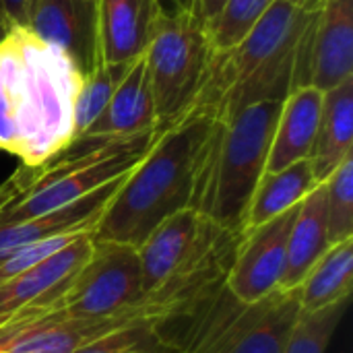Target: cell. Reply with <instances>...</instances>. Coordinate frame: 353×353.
<instances>
[{
    "label": "cell",
    "mask_w": 353,
    "mask_h": 353,
    "mask_svg": "<svg viewBox=\"0 0 353 353\" xmlns=\"http://www.w3.org/2000/svg\"><path fill=\"white\" fill-rule=\"evenodd\" d=\"M353 288V238L331 244L300 283L302 312H316L350 300Z\"/></svg>",
    "instance_id": "cell-22"
},
{
    "label": "cell",
    "mask_w": 353,
    "mask_h": 353,
    "mask_svg": "<svg viewBox=\"0 0 353 353\" xmlns=\"http://www.w3.org/2000/svg\"><path fill=\"white\" fill-rule=\"evenodd\" d=\"M0 35H2V33H0Z\"/></svg>",
    "instance_id": "cell-34"
},
{
    "label": "cell",
    "mask_w": 353,
    "mask_h": 353,
    "mask_svg": "<svg viewBox=\"0 0 353 353\" xmlns=\"http://www.w3.org/2000/svg\"><path fill=\"white\" fill-rule=\"evenodd\" d=\"M143 296L141 263L134 246L93 240L85 265L62 285L23 306L0 329H17L39 321L103 319L132 308Z\"/></svg>",
    "instance_id": "cell-6"
},
{
    "label": "cell",
    "mask_w": 353,
    "mask_h": 353,
    "mask_svg": "<svg viewBox=\"0 0 353 353\" xmlns=\"http://www.w3.org/2000/svg\"><path fill=\"white\" fill-rule=\"evenodd\" d=\"M83 85L79 66L29 27L0 35V151L37 168L74 134V101Z\"/></svg>",
    "instance_id": "cell-1"
},
{
    "label": "cell",
    "mask_w": 353,
    "mask_h": 353,
    "mask_svg": "<svg viewBox=\"0 0 353 353\" xmlns=\"http://www.w3.org/2000/svg\"><path fill=\"white\" fill-rule=\"evenodd\" d=\"M213 54L205 23L194 12L161 19L143 54L157 128L170 126L199 103Z\"/></svg>",
    "instance_id": "cell-8"
},
{
    "label": "cell",
    "mask_w": 353,
    "mask_h": 353,
    "mask_svg": "<svg viewBox=\"0 0 353 353\" xmlns=\"http://www.w3.org/2000/svg\"><path fill=\"white\" fill-rule=\"evenodd\" d=\"M203 217L194 209H182L161 221L137 248L143 294L159 288L192 250Z\"/></svg>",
    "instance_id": "cell-18"
},
{
    "label": "cell",
    "mask_w": 353,
    "mask_h": 353,
    "mask_svg": "<svg viewBox=\"0 0 353 353\" xmlns=\"http://www.w3.org/2000/svg\"><path fill=\"white\" fill-rule=\"evenodd\" d=\"M128 174L103 184L101 188L93 190L91 194L60 207L52 213L46 215H37L19 223H10L0 228V263L17 248L31 244V242H39L52 236H60V234H70V232H87L93 230L99 221V217L103 215L105 207L110 205V201L114 199V194L118 192V188L122 186V182L126 180Z\"/></svg>",
    "instance_id": "cell-14"
},
{
    "label": "cell",
    "mask_w": 353,
    "mask_h": 353,
    "mask_svg": "<svg viewBox=\"0 0 353 353\" xmlns=\"http://www.w3.org/2000/svg\"><path fill=\"white\" fill-rule=\"evenodd\" d=\"M288 2L294 4V6L306 8V10H316V8L323 4V0H288Z\"/></svg>",
    "instance_id": "cell-33"
},
{
    "label": "cell",
    "mask_w": 353,
    "mask_h": 353,
    "mask_svg": "<svg viewBox=\"0 0 353 353\" xmlns=\"http://www.w3.org/2000/svg\"><path fill=\"white\" fill-rule=\"evenodd\" d=\"M132 62L122 64H105L99 62L95 68H91L87 74H83V85L79 89L77 101H74V134L81 137L103 112L108 101L112 99L116 87L122 83L126 72L130 70ZM74 137V139H77Z\"/></svg>",
    "instance_id": "cell-23"
},
{
    "label": "cell",
    "mask_w": 353,
    "mask_h": 353,
    "mask_svg": "<svg viewBox=\"0 0 353 353\" xmlns=\"http://www.w3.org/2000/svg\"><path fill=\"white\" fill-rule=\"evenodd\" d=\"M302 314L300 290L242 304L228 285L182 333L178 353H283Z\"/></svg>",
    "instance_id": "cell-7"
},
{
    "label": "cell",
    "mask_w": 353,
    "mask_h": 353,
    "mask_svg": "<svg viewBox=\"0 0 353 353\" xmlns=\"http://www.w3.org/2000/svg\"><path fill=\"white\" fill-rule=\"evenodd\" d=\"M316 186L319 182L314 180L308 159L292 163L279 172H265L252 192L242 232L259 228L300 205Z\"/></svg>",
    "instance_id": "cell-21"
},
{
    "label": "cell",
    "mask_w": 353,
    "mask_h": 353,
    "mask_svg": "<svg viewBox=\"0 0 353 353\" xmlns=\"http://www.w3.org/2000/svg\"><path fill=\"white\" fill-rule=\"evenodd\" d=\"M283 101H263L215 118L205 145L190 209L203 219L240 234L267 159Z\"/></svg>",
    "instance_id": "cell-4"
},
{
    "label": "cell",
    "mask_w": 353,
    "mask_h": 353,
    "mask_svg": "<svg viewBox=\"0 0 353 353\" xmlns=\"http://www.w3.org/2000/svg\"><path fill=\"white\" fill-rule=\"evenodd\" d=\"M329 246L331 242L327 228V190L323 182L300 203L298 215L290 232L285 269L281 275L279 290L300 288L308 271Z\"/></svg>",
    "instance_id": "cell-20"
},
{
    "label": "cell",
    "mask_w": 353,
    "mask_h": 353,
    "mask_svg": "<svg viewBox=\"0 0 353 353\" xmlns=\"http://www.w3.org/2000/svg\"><path fill=\"white\" fill-rule=\"evenodd\" d=\"M215 118L217 114L199 101L182 118L159 128L151 149L93 228V240L139 248L161 221L188 209Z\"/></svg>",
    "instance_id": "cell-2"
},
{
    "label": "cell",
    "mask_w": 353,
    "mask_h": 353,
    "mask_svg": "<svg viewBox=\"0 0 353 353\" xmlns=\"http://www.w3.org/2000/svg\"><path fill=\"white\" fill-rule=\"evenodd\" d=\"M23 180H21V176H19V172L14 170V174L6 180V182H2L0 184V211L10 203V201H14L21 192H23Z\"/></svg>",
    "instance_id": "cell-30"
},
{
    "label": "cell",
    "mask_w": 353,
    "mask_h": 353,
    "mask_svg": "<svg viewBox=\"0 0 353 353\" xmlns=\"http://www.w3.org/2000/svg\"><path fill=\"white\" fill-rule=\"evenodd\" d=\"M35 0H0V33L12 27H27Z\"/></svg>",
    "instance_id": "cell-29"
},
{
    "label": "cell",
    "mask_w": 353,
    "mask_h": 353,
    "mask_svg": "<svg viewBox=\"0 0 353 353\" xmlns=\"http://www.w3.org/2000/svg\"><path fill=\"white\" fill-rule=\"evenodd\" d=\"M347 306L350 300H343L316 312H302L283 353H327Z\"/></svg>",
    "instance_id": "cell-25"
},
{
    "label": "cell",
    "mask_w": 353,
    "mask_h": 353,
    "mask_svg": "<svg viewBox=\"0 0 353 353\" xmlns=\"http://www.w3.org/2000/svg\"><path fill=\"white\" fill-rule=\"evenodd\" d=\"M93 248V230L83 232L74 242L37 263L35 267L19 273L17 277L0 283V323L23 306L46 296L54 288L62 285L72 273H77L89 259Z\"/></svg>",
    "instance_id": "cell-16"
},
{
    "label": "cell",
    "mask_w": 353,
    "mask_h": 353,
    "mask_svg": "<svg viewBox=\"0 0 353 353\" xmlns=\"http://www.w3.org/2000/svg\"><path fill=\"white\" fill-rule=\"evenodd\" d=\"M74 353H178L151 325L132 323Z\"/></svg>",
    "instance_id": "cell-27"
},
{
    "label": "cell",
    "mask_w": 353,
    "mask_h": 353,
    "mask_svg": "<svg viewBox=\"0 0 353 353\" xmlns=\"http://www.w3.org/2000/svg\"><path fill=\"white\" fill-rule=\"evenodd\" d=\"M99 60L122 64L141 58L165 17L159 0H95Z\"/></svg>",
    "instance_id": "cell-13"
},
{
    "label": "cell",
    "mask_w": 353,
    "mask_h": 353,
    "mask_svg": "<svg viewBox=\"0 0 353 353\" xmlns=\"http://www.w3.org/2000/svg\"><path fill=\"white\" fill-rule=\"evenodd\" d=\"M316 10L275 0L236 48L213 54L199 101L219 118L254 103L283 101L300 87L304 46Z\"/></svg>",
    "instance_id": "cell-3"
},
{
    "label": "cell",
    "mask_w": 353,
    "mask_h": 353,
    "mask_svg": "<svg viewBox=\"0 0 353 353\" xmlns=\"http://www.w3.org/2000/svg\"><path fill=\"white\" fill-rule=\"evenodd\" d=\"M165 14H182L194 12V0H159Z\"/></svg>",
    "instance_id": "cell-32"
},
{
    "label": "cell",
    "mask_w": 353,
    "mask_h": 353,
    "mask_svg": "<svg viewBox=\"0 0 353 353\" xmlns=\"http://www.w3.org/2000/svg\"><path fill=\"white\" fill-rule=\"evenodd\" d=\"M327 228L329 242L353 238V155H350L327 180Z\"/></svg>",
    "instance_id": "cell-26"
},
{
    "label": "cell",
    "mask_w": 353,
    "mask_h": 353,
    "mask_svg": "<svg viewBox=\"0 0 353 353\" xmlns=\"http://www.w3.org/2000/svg\"><path fill=\"white\" fill-rule=\"evenodd\" d=\"M132 323H143L134 306L103 319L39 321L17 329H0V353H74Z\"/></svg>",
    "instance_id": "cell-12"
},
{
    "label": "cell",
    "mask_w": 353,
    "mask_h": 353,
    "mask_svg": "<svg viewBox=\"0 0 353 353\" xmlns=\"http://www.w3.org/2000/svg\"><path fill=\"white\" fill-rule=\"evenodd\" d=\"M298 209L300 205L259 228L240 234L225 285L242 304H254L279 290L290 232Z\"/></svg>",
    "instance_id": "cell-9"
},
{
    "label": "cell",
    "mask_w": 353,
    "mask_h": 353,
    "mask_svg": "<svg viewBox=\"0 0 353 353\" xmlns=\"http://www.w3.org/2000/svg\"><path fill=\"white\" fill-rule=\"evenodd\" d=\"M91 232V230H87ZM83 232H70V234H60V236H52L39 242H31L25 244L17 250H12L2 263H0V283L17 277L19 273L35 267L37 263L46 261L48 256L56 254L58 250H62L64 246H68L70 242H74Z\"/></svg>",
    "instance_id": "cell-28"
},
{
    "label": "cell",
    "mask_w": 353,
    "mask_h": 353,
    "mask_svg": "<svg viewBox=\"0 0 353 353\" xmlns=\"http://www.w3.org/2000/svg\"><path fill=\"white\" fill-rule=\"evenodd\" d=\"M27 27L60 48L83 74L101 62L95 0H35Z\"/></svg>",
    "instance_id": "cell-11"
},
{
    "label": "cell",
    "mask_w": 353,
    "mask_h": 353,
    "mask_svg": "<svg viewBox=\"0 0 353 353\" xmlns=\"http://www.w3.org/2000/svg\"><path fill=\"white\" fill-rule=\"evenodd\" d=\"M323 95L325 91L306 85L283 99L265 172H279L310 157L321 122Z\"/></svg>",
    "instance_id": "cell-15"
},
{
    "label": "cell",
    "mask_w": 353,
    "mask_h": 353,
    "mask_svg": "<svg viewBox=\"0 0 353 353\" xmlns=\"http://www.w3.org/2000/svg\"><path fill=\"white\" fill-rule=\"evenodd\" d=\"M225 0H194V14L207 25L223 6Z\"/></svg>",
    "instance_id": "cell-31"
},
{
    "label": "cell",
    "mask_w": 353,
    "mask_h": 353,
    "mask_svg": "<svg viewBox=\"0 0 353 353\" xmlns=\"http://www.w3.org/2000/svg\"><path fill=\"white\" fill-rule=\"evenodd\" d=\"M151 130H157V114L141 56L116 87L103 112L81 137H137Z\"/></svg>",
    "instance_id": "cell-17"
},
{
    "label": "cell",
    "mask_w": 353,
    "mask_h": 353,
    "mask_svg": "<svg viewBox=\"0 0 353 353\" xmlns=\"http://www.w3.org/2000/svg\"><path fill=\"white\" fill-rule=\"evenodd\" d=\"M353 155V79L325 91L316 139L310 151L314 180L323 184Z\"/></svg>",
    "instance_id": "cell-19"
},
{
    "label": "cell",
    "mask_w": 353,
    "mask_h": 353,
    "mask_svg": "<svg viewBox=\"0 0 353 353\" xmlns=\"http://www.w3.org/2000/svg\"><path fill=\"white\" fill-rule=\"evenodd\" d=\"M275 0H225L219 12L205 25L215 54L236 48L263 19Z\"/></svg>",
    "instance_id": "cell-24"
},
{
    "label": "cell",
    "mask_w": 353,
    "mask_h": 353,
    "mask_svg": "<svg viewBox=\"0 0 353 353\" xmlns=\"http://www.w3.org/2000/svg\"><path fill=\"white\" fill-rule=\"evenodd\" d=\"M157 130L137 137H77L37 168L19 165L23 192L0 211V228L66 207L130 174L151 149Z\"/></svg>",
    "instance_id": "cell-5"
},
{
    "label": "cell",
    "mask_w": 353,
    "mask_h": 353,
    "mask_svg": "<svg viewBox=\"0 0 353 353\" xmlns=\"http://www.w3.org/2000/svg\"><path fill=\"white\" fill-rule=\"evenodd\" d=\"M353 79V0H323L308 29L300 87L329 91Z\"/></svg>",
    "instance_id": "cell-10"
}]
</instances>
